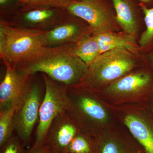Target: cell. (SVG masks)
Listing matches in <instances>:
<instances>
[{"label":"cell","mask_w":153,"mask_h":153,"mask_svg":"<svg viewBox=\"0 0 153 153\" xmlns=\"http://www.w3.org/2000/svg\"><path fill=\"white\" fill-rule=\"evenodd\" d=\"M119 26L125 34L134 36L138 30V23L134 10L130 0H111Z\"/></svg>","instance_id":"2e32d148"},{"label":"cell","mask_w":153,"mask_h":153,"mask_svg":"<svg viewBox=\"0 0 153 153\" xmlns=\"http://www.w3.org/2000/svg\"><path fill=\"white\" fill-rule=\"evenodd\" d=\"M6 73L0 84V111L16 106L30 75L8 63Z\"/></svg>","instance_id":"5bb4252c"},{"label":"cell","mask_w":153,"mask_h":153,"mask_svg":"<svg viewBox=\"0 0 153 153\" xmlns=\"http://www.w3.org/2000/svg\"><path fill=\"white\" fill-rule=\"evenodd\" d=\"M25 146L17 135H13L0 147V153H27Z\"/></svg>","instance_id":"44dd1931"},{"label":"cell","mask_w":153,"mask_h":153,"mask_svg":"<svg viewBox=\"0 0 153 153\" xmlns=\"http://www.w3.org/2000/svg\"><path fill=\"white\" fill-rule=\"evenodd\" d=\"M75 44L55 47H43L16 66L28 75L39 72L67 86L82 82L88 66L74 51Z\"/></svg>","instance_id":"6da1fadb"},{"label":"cell","mask_w":153,"mask_h":153,"mask_svg":"<svg viewBox=\"0 0 153 153\" xmlns=\"http://www.w3.org/2000/svg\"><path fill=\"white\" fill-rule=\"evenodd\" d=\"M45 84L44 98L39 111L35 144H44L49 126L55 118L66 112L68 108L67 85L41 74Z\"/></svg>","instance_id":"52a82bcc"},{"label":"cell","mask_w":153,"mask_h":153,"mask_svg":"<svg viewBox=\"0 0 153 153\" xmlns=\"http://www.w3.org/2000/svg\"><path fill=\"white\" fill-rule=\"evenodd\" d=\"M74 51L88 66L101 54L98 43L93 34L85 36L74 44Z\"/></svg>","instance_id":"e0dca14e"},{"label":"cell","mask_w":153,"mask_h":153,"mask_svg":"<svg viewBox=\"0 0 153 153\" xmlns=\"http://www.w3.org/2000/svg\"><path fill=\"white\" fill-rule=\"evenodd\" d=\"M79 131L66 112L54 119L49 126L44 145L50 152L66 153L71 141Z\"/></svg>","instance_id":"4fadbf2b"},{"label":"cell","mask_w":153,"mask_h":153,"mask_svg":"<svg viewBox=\"0 0 153 153\" xmlns=\"http://www.w3.org/2000/svg\"><path fill=\"white\" fill-rule=\"evenodd\" d=\"M147 62L148 65L153 68V50L148 54Z\"/></svg>","instance_id":"d4e9b609"},{"label":"cell","mask_w":153,"mask_h":153,"mask_svg":"<svg viewBox=\"0 0 153 153\" xmlns=\"http://www.w3.org/2000/svg\"><path fill=\"white\" fill-rule=\"evenodd\" d=\"M66 153H100L97 137L79 131L68 146Z\"/></svg>","instance_id":"ac0fdd59"},{"label":"cell","mask_w":153,"mask_h":153,"mask_svg":"<svg viewBox=\"0 0 153 153\" xmlns=\"http://www.w3.org/2000/svg\"><path fill=\"white\" fill-rule=\"evenodd\" d=\"M132 54L123 49L102 53L88 65L87 74L79 84L94 92L106 87L140 68Z\"/></svg>","instance_id":"3957f363"},{"label":"cell","mask_w":153,"mask_h":153,"mask_svg":"<svg viewBox=\"0 0 153 153\" xmlns=\"http://www.w3.org/2000/svg\"><path fill=\"white\" fill-rule=\"evenodd\" d=\"M17 2H19L17 0H0V6L2 10H5L6 8H14Z\"/></svg>","instance_id":"cb8c5ba5"},{"label":"cell","mask_w":153,"mask_h":153,"mask_svg":"<svg viewBox=\"0 0 153 153\" xmlns=\"http://www.w3.org/2000/svg\"><path fill=\"white\" fill-rule=\"evenodd\" d=\"M68 13L57 25L44 31L45 47L75 44L85 36L92 34L86 22Z\"/></svg>","instance_id":"8fae6325"},{"label":"cell","mask_w":153,"mask_h":153,"mask_svg":"<svg viewBox=\"0 0 153 153\" xmlns=\"http://www.w3.org/2000/svg\"><path fill=\"white\" fill-rule=\"evenodd\" d=\"M33 76L34 74L29 76L16 105L13 115L14 130L25 147L31 143L45 94V86L43 87L41 82Z\"/></svg>","instance_id":"8992f818"},{"label":"cell","mask_w":153,"mask_h":153,"mask_svg":"<svg viewBox=\"0 0 153 153\" xmlns=\"http://www.w3.org/2000/svg\"><path fill=\"white\" fill-rule=\"evenodd\" d=\"M147 105L149 108L150 110L153 114V95L151 97V98L148 100L146 102Z\"/></svg>","instance_id":"484cf974"},{"label":"cell","mask_w":153,"mask_h":153,"mask_svg":"<svg viewBox=\"0 0 153 153\" xmlns=\"http://www.w3.org/2000/svg\"><path fill=\"white\" fill-rule=\"evenodd\" d=\"M71 0H30L27 4L45 6L66 9Z\"/></svg>","instance_id":"7402d4cb"},{"label":"cell","mask_w":153,"mask_h":153,"mask_svg":"<svg viewBox=\"0 0 153 153\" xmlns=\"http://www.w3.org/2000/svg\"><path fill=\"white\" fill-rule=\"evenodd\" d=\"M97 137L100 153H146L141 145L120 122Z\"/></svg>","instance_id":"7c38bea8"},{"label":"cell","mask_w":153,"mask_h":153,"mask_svg":"<svg viewBox=\"0 0 153 153\" xmlns=\"http://www.w3.org/2000/svg\"><path fill=\"white\" fill-rule=\"evenodd\" d=\"M66 9L69 13L86 22L93 35L113 32L117 29L116 17L99 0H71Z\"/></svg>","instance_id":"9c48e42d"},{"label":"cell","mask_w":153,"mask_h":153,"mask_svg":"<svg viewBox=\"0 0 153 153\" xmlns=\"http://www.w3.org/2000/svg\"><path fill=\"white\" fill-rule=\"evenodd\" d=\"M118 120L144 149L153 153V114L146 103L113 106Z\"/></svg>","instance_id":"ba28073f"},{"label":"cell","mask_w":153,"mask_h":153,"mask_svg":"<svg viewBox=\"0 0 153 153\" xmlns=\"http://www.w3.org/2000/svg\"><path fill=\"white\" fill-rule=\"evenodd\" d=\"M97 43L100 54L116 49H123L133 54L138 53L134 36L116 34L113 32L93 35Z\"/></svg>","instance_id":"9a60e30c"},{"label":"cell","mask_w":153,"mask_h":153,"mask_svg":"<svg viewBox=\"0 0 153 153\" xmlns=\"http://www.w3.org/2000/svg\"><path fill=\"white\" fill-rule=\"evenodd\" d=\"M17 1L22 4H27L30 2V0H17Z\"/></svg>","instance_id":"4316f807"},{"label":"cell","mask_w":153,"mask_h":153,"mask_svg":"<svg viewBox=\"0 0 153 153\" xmlns=\"http://www.w3.org/2000/svg\"><path fill=\"white\" fill-rule=\"evenodd\" d=\"M49 153H57L50 152H49Z\"/></svg>","instance_id":"83f0119b"},{"label":"cell","mask_w":153,"mask_h":153,"mask_svg":"<svg viewBox=\"0 0 153 153\" xmlns=\"http://www.w3.org/2000/svg\"><path fill=\"white\" fill-rule=\"evenodd\" d=\"M49 151L44 144H34L27 153H49Z\"/></svg>","instance_id":"603a6c76"},{"label":"cell","mask_w":153,"mask_h":153,"mask_svg":"<svg viewBox=\"0 0 153 153\" xmlns=\"http://www.w3.org/2000/svg\"><path fill=\"white\" fill-rule=\"evenodd\" d=\"M69 102L66 113L79 131L97 137L119 123L113 107L93 91L79 84L67 86Z\"/></svg>","instance_id":"7a4b0ae2"},{"label":"cell","mask_w":153,"mask_h":153,"mask_svg":"<svg viewBox=\"0 0 153 153\" xmlns=\"http://www.w3.org/2000/svg\"><path fill=\"white\" fill-rule=\"evenodd\" d=\"M94 92L111 106L146 102L153 95V68L141 67Z\"/></svg>","instance_id":"277c9868"},{"label":"cell","mask_w":153,"mask_h":153,"mask_svg":"<svg viewBox=\"0 0 153 153\" xmlns=\"http://www.w3.org/2000/svg\"><path fill=\"white\" fill-rule=\"evenodd\" d=\"M15 108L0 111V147L13 135Z\"/></svg>","instance_id":"ffe728a7"},{"label":"cell","mask_w":153,"mask_h":153,"mask_svg":"<svg viewBox=\"0 0 153 153\" xmlns=\"http://www.w3.org/2000/svg\"><path fill=\"white\" fill-rule=\"evenodd\" d=\"M140 6L144 15L146 28L140 38L139 45L142 48L152 47V51L153 50V7H148L143 3Z\"/></svg>","instance_id":"d6986e66"},{"label":"cell","mask_w":153,"mask_h":153,"mask_svg":"<svg viewBox=\"0 0 153 153\" xmlns=\"http://www.w3.org/2000/svg\"><path fill=\"white\" fill-rule=\"evenodd\" d=\"M44 31L14 27L0 20V57L15 66L45 47Z\"/></svg>","instance_id":"5b68a950"},{"label":"cell","mask_w":153,"mask_h":153,"mask_svg":"<svg viewBox=\"0 0 153 153\" xmlns=\"http://www.w3.org/2000/svg\"><path fill=\"white\" fill-rule=\"evenodd\" d=\"M24 5V8L3 21L18 28L47 31L57 25L68 13L67 10L64 12L66 9Z\"/></svg>","instance_id":"30bf717a"}]
</instances>
